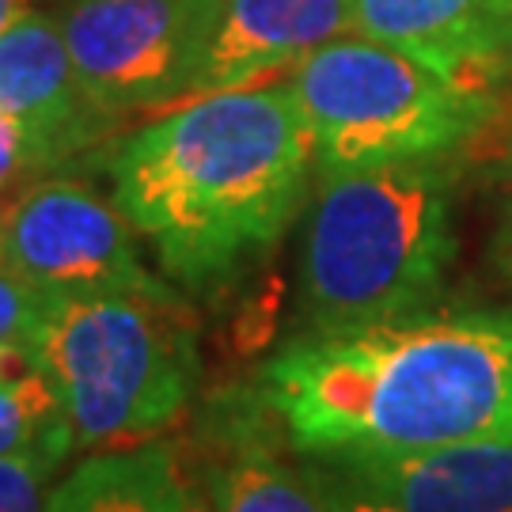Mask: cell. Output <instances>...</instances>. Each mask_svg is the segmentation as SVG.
<instances>
[{
    "label": "cell",
    "instance_id": "cell-3",
    "mask_svg": "<svg viewBox=\"0 0 512 512\" xmlns=\"http://www.w3.org/2000/svg\"><path fill=\"white\" fill-rule=\"evenodd\" d=\"M456 262V171L444 156L323 175L300 289L311 330L429 315Z\"/></svg>",
    "mask_w": 512,
    "mask_h": 512
},
{
    "label": "cell",
    "instance_id": "cell-13",
    "mask_svg": "<svg viewBox=\"0 0 512 512\" xmlns=\"http://www.w3.org/2000/svg\"><path fill=\"white\" fill-rule=\"evenodd\" d=\"M42 512H198L167 444H129L76 463Z\"/></svg>",
    "mask_w": 512,
    "mask_h": 512
},
{
    "label": "cell",
    "instance_id": "cell-12",
    "mask_svg": "<svg viewBox=\"0 0 512 512\" xmlns=\"http://www.w3.org/2000/svg\"><path fill=\"white\" fill-rule=\"evenodd\" d=\"M357 31L467 88L490 92V80L509 69L494 0H357Z\"/></svg>",
    "mask_w": 512,
    "mask_h": 512
},
{
    "label": "cell",
    "instance_id": "cell-22",
    "mask_svg": "<svg viewBox=\"0 0 512 512\" xmlns=\"http://www.w3.org/2000/svg\"><path fill=\"white\" fill-rule=\"evenodd\" d=\"M0 266H4V243H0Z\"/></svg>",
    "mask_w": 512,
    "mask_h": 512
},
{
    "label": "cell",
    "instance_id": "cell-6",
    "mask_svg": "<svg viewBox=\"0 0 512 512\" xmlns=\"http://www.w3.org/2000/svg\"><path fill=\"white\" fill-rule=\"evenodd\" d=\"M224 0H73L61 31L84 95L107 118L202 88Z\"/></svg>",
    "mask_w": 512,
    "mask_h": 512
},
{
    "label": "cell",
    "instance_id": "cell-4",
    "mask_svg": "<svg viewBox=\"0 0 512 512\" xmlns=\"http://www.w3.org/2000/svg\"><path fill=\"white\" fill-rule=\"evenodd\" d=\"M27 361L57 391L76 448H129L179 425L202 372L179 293L46 296Z\"/></svg>",
    "mask_w": 512,
    "mask_h": 512
},
{
    "label": "cell",
    "instance_id": "cell-5",
    "mask_svg": "<svg viewBox=\"0 0 512 512\" xmlns=\"http://www.w3.org/2000/svg\"><path fill=\"white\" fill-rule=\"evenodd\" d=\"M315 171L342 175L365 167L448 156L497 114L486 88L433 73L376 38H334L296 65Z\"/></svg>",
    "mask_w": 512,
    "mask_h": 512
},
{
    "label": "cell",
    "instance_id": "cell-20",
    "mask_svg": "<svg viewBox=\"0 0 512 512\" xmlns=\"http://www.w3.org/2000/svg\"><path fill=\"white\" fill-rule=\"evenodd\" d=\"M31 12V0H0V35Z\"/></svg>",
    "mask_w": 512,
    "mask_h": 512
},
{
    "label": "cell",
    "instance_id": "cell-18",
    "mask_svg": "<svg viewBox=\"0 0 512 512\" xmlns=\"http://www.w3.org/2000/svg\"><path fill=\"white\" fill-rule=\"evenodd\" d=\"M494 19H497V42L501 54L512 65V0H494Z\"/></svg>",
    "mask_w": 512,
    "mask_h": 512
},
{
    "label": "cell",
    "instance_id": "cell-7",
    "mask_svg": "<svg viewBox=\"0 0 512 512\" xmlns=\"http://www.w3.org/2000/svg\"><path fill=\"white\" fill-rule=\"evenodd\" d=\"M4 266L46 296L175 293L137 258L133 224L92 186L50 179L0 213Z\"/></svg>",
    "mask_w": 512,
    "mask_h": 512
},
{
    "label": "cell",
    "instance_id": "cell-15",
    "mask_svg": "<svg viewBox=\"0 0 512 512\" xmlns=\"http://www.w3.org/2000/svg\"><path fill=\"white\" fill-rule=\"evenodd\" d=\"M46 308V293L27 285L8 266H0V346L27 353Z\"/></svg>",
    "mask_w": 512,
    "mask_h": 512
},
{
    "label": "cell",
    "instance_id": "cell-14",
    "mask_svg": "<svg viewBox=\"0 0 512 512\" xmlns=\"http://www.w3.org/2000/svg\"><path fill=\"white\" fill-rule=\"evenodd\" d=\"M73 448V421L35 365H27L12 384L0 387V459L42 463L57 471Z\"/></svg>",
    "mask_w": 512,
    "mask_h": 512
},
{
    "label": "cell",
    "instance_id": "cell-17",
    "mask_svg": "<svg viewBox=\"0 0 512 512\" xmlns=\"http://www.w3.org/2000/svg\"><path fill=\"white\" fill-rule=\"evenodd\" d=\"M35 167H50L38 141L19 126L16 118L0 114V186H8L23 171H35Z\"/></svg>",
    "mask_w": 512,
    "mask_h": 512
},
{
    "label": "cell",
    "instance_id": "cell-16",
    "mask_svg": "<svg viewBox=\"0 0 512 512\" xmlns=\"http://www.w3.org/2000/svg\"><path fill=\"white\" fill-rule=\"evenodd\" d=\"M54 467L0 459V512H42Z\"/></svg>",
    "mask_w": 512,
    "mask_h": 512
},
{
    "label": "cell",
    "instance_id": "cell-8",
    "mask_svg": "<svg viewBox=\"0 0 512 512\" xmlns=\"http://www.w3.org/2000/svg\"><path fill=\"white\" fill-rule=\"evenodd\" d=\"M304 459L338 512H512V444Z\"/></svg>",
    "mask_w": 512,
    "mask_h": 512
},
{
    "label": "cell",
    "instance_id": "cell-1",
    "mask_svg": "<svg viewBox=\"0 0 512 512\" xmlns=\"http://www.w3.org/2000/svg\"><path fill=\"white\" fill-rule=\"evenodd\" d=\"M258 395L296 456L512 444V311L311 330L266 361Z\"/></svg>",
    "mask_w": 512,
    "mask_h": 512
},
{
    "label": "cell",
    "instance_id": "cell-19",
    "mask_svg": "<svg viewBox=\"0 0 512 512\" xmlns=\"http://www.w3.org/2000/svg\"><path fill=\"white\" fill-rule=\"evenodd\" d=\"M31 365L27 361V353H19V349H8V346H0V387L4 384H12L23 368Z\"/></svg>",
    "mask_w": 512,
    "mask_h": 512
},
{
    "label": "cell",
    "instance_id": "cell-9",
    "mask_svg": "<svg viewBox=\"0 0 512 512\" xmlns=\"http://www.w3.org/2000/svg\"><path fill=\"white\" fill-rule=\"evenodd\" d=\"M0 114L35 137L50 167L114 122L84 95L61 23L42 12H27L0 35Z\"/></svg>",
    "mask_w": 512,
    "mask_h": 512
},
{
    "label": "cell",
    "instance_id": "cell-11",
    "mask_svg": "<svg viewBox=\"0 0 512 512\" xmlns=\"http://www.w3.org/2000/svg\"><path fill=\"white\" fill-rule=\"evenodd\" d=\"M357 27V0H224L198 92L251 88Z\"/></svg>",
    "mask_w": 512,
    "mask_h": 512
},
{
    "label": "cell",
    "instance_id": "cell-21",
    "mask_svg": "<svg viewBox=\"0 0 512 512\" xmlns=\"http://www.w3.org/2000/svg\"><path fill=\"white\" fill-rule=\"evenodd\" d=\"M505 255H509V266H512V209H509V220H505Z\"/></svg>",
    "mask_w": 512,
    "mask_h": 512
},
{
    "label": "cell",
    "instance_id": "cell-10",
    "mask_svg": "<svg viewBox=\"0 0 512 512\" xmlns=\"http://www.w3.org/2000/svg\"><path fill=\"white\" fill-rule=\"evenodd\" d=\"M258 391L220 395L209 421V512H338L311 463H289Z\"/></svg>",
    "mask_w": 512,
    "mask_h": 512
},
{
    "label": "cell",
    "instance_id": "cell-2",
    "mask_svg": "<svg viewBox=\"0 0 512 512\" xmlns=\"http://www.w3.org/2000/svg\"><path fill=\"white\" fill-rule=\"evenodd\" d=\"M311 167L293 84L205 92L110 148L114 205L190 293L224 289L274 251Z\"/></svg>",
    "mask_w": 512,
    "mask_h": 512
}]
</instances>
